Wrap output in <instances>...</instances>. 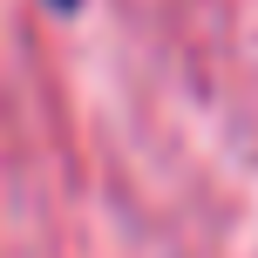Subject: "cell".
Instances as JSON below:
<instances>
[{"mask_svg": "<svg viewBox=\"0 0 258 258\" xmlns=\"http://www.w3.org/2000/svg\"><path fill=\"white\" fill-rule=\"evenodd\" d=\"M54 7H75V0H54Z\"/></svg>", "mask_w": 258, "mask_h": 258, "instance_id": "6da1fadb", "label": "cell"}]
</instances>
